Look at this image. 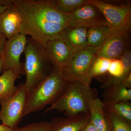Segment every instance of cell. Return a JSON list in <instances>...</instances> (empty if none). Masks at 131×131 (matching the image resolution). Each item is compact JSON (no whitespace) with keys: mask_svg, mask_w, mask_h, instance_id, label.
<instances>
[{"mask_svg":"<svg viewBox=\"0 0 131 131\" xmlns=\"http://www.w3.org/2000/svg\"><path fill=\"white\" fill-rule=\"evenodd\" d=\"M16 4L22 21L21 33L45 48L68 26V14L58 10L52 0H18Z\"/></svg>","mask_w":131,"mask_h":131,"instance_id":"6da1fadb","label":"cell"},{"mask_svg":"<svg viewBox=\"0 0 131 131\" xmlns=\"http://www.w3.org/2000/svg\"><path fill=\"white\" fill-rule=\"evenodd\" d=\"M98 94L97 90L90 85L79 82H69L62 94L45 113L56 110L64 112L66 117L81 113L90 115V104Z\"/></svg>","mask_w":131,"mask_h":131,"instance_id":"7a4b0ae2","label":"cell"},{"mask_svg":"<svg viewBox=\"0 0 131 131\" xmlns=\"http://www.w3.org/2000/svg\"><path fill=\"white\" fill-rule=\"evenodd\" d=\"M69 83L61 71L54 68L50 74L29 93L24 117L43 110L47 105H53L63 93Z\"/></svg>","mask_w":131,"mask_h":131,"instance_id":"3957f363","label":"cell"},{"mask_svg":"<svg viewBox=\"0 0 131 131\" xmlns=\"http://www.w3.org/2000/svg\"><path fill=\"white\" fill-rule=\"evenodd\" d=\"M24 52V70L26 75L24 84L29 94L54 69H51L52 64L45 49L32 39L27 40Z\"/></svg>","mask_w":131,"mask_h":131,"instance_id":"277c9868","label":"cell"},{"mask_svg":"<svg viewBox=\"0 0 131 131\" xmlns=\"http://www.w3.org/2000/svg\"><path fill=\"white\" fill-rule=\"evenodd\" d=\"M97 49L88 46L76 52L68 66L61 71L69 82H79L90 85L89 74L92 63L97 56Z\"/></svg>","mask_w":131,"mask_h":131,"instance_id":"5b68a950","label":"cell"},{"mask_svg":"<svg viewBox=\"0 0 131 131\" xmlns=\"http://www.w3.org/2000/svg\"><path fill=\"white\" fill-rule=\"evenodd\" d=\"M28 95L24 83H21L14 95L6 100H0V120L3 124L12 129L18 127L24 117Z\"/></svg>","mask_w":131,"mask_h":131,"instance_id":"8992f818","label":"cell"},{"mask_svg":"<svg viewBox=\"0 0 131 131\" xmlns=\"http://www.w3.org/2000/svg\"><path fill=\"white\" fill-rule=\"evenodd\" d=\"M89 3L101 11L105 19L107 26L111 29L130 31V4L117 5L100 0H90Z\"/></svg>","mask_w":131,"mask_h":131,"instance_id":"52a82bcc","label":"cell"},{"mask_svg":"<svg viewBox=\"0 0 131 131\" xmlns=\"http://www.w3.org/2000/svg\"><path fill=\"white\" fill-rule=\"evenodd\" d=\"M27 40L26 35L21 33L7 39L2 56L4 59L2 71L11 70L18 78L20 75L25 74L20 57L24 51Z\"/></svg>","mask_w":131,"mask_h":131,"instance_id":"ba28073f","label":"cell"},{"mask_svg":"<svg viewBox=\"0 0 131 131\" xmlns=\"http://www.w3.org/2000/svg\"><path fill=\"white\" fill-rule=\"evenodd\" d=\"M130 32L111 29L102 45L97 49V56L110 59H119L130 47Z\"/></svg>","mask_w":131,"mask_h":131,"instance_id":"9c48e42d","label":"cell"},{"mask_svg":"<svg viewBox=\"0 0 131 131\" xmlns=\"http://www.w3.org/2000/svg\"><path fill=\"white\" fill-rule=\"evenodd\" d=\"M68 26L70 27L89 28L95 26H107L101 12L89 2L68 14Z\"/></svg>","mask_w":131,"mask_h":131,"instance_id":"30bf717a","label":"cell"},{"mask_svg":"<svg viewBox=\"0 0 131 131\" xmlns=\"http://www.w3.org/2000/svg\"><path fill=\"white\" fill-rule=\"evenodd\" d=\"M45 49L54 68L61 71L70 63L75 54L60 38L47 42Z\"/></svg>","mask_w":131,"mask_h":131,"instance_id":"8fae6325","label":"cell"},{"mask_svg":"<svg viewBox=\"0 0 131 131\" xmlns=\"http://www.w3.org/2000/svg\"><path fill=\"white\" fill-rule=\"evenodd\" d=\"M17 2L0 14V31L7 39L21 33L22 21Z\"/></svg>","mask_w":131,"mask_h":131,"instance_id":"7c38bea8","label":"cell"},{"mask_svg":"<svg viewBox=\"0 0 131 131\" xmlns=\"http://www.w3.org/2000/svg\"><path fill=\"white\" fill-rule=\"evenodd\" d=\"M90 115L81 113L70 117H55L51 122L50 131H81L90 121Z\"/></svg>","mask_w":131,"mask_h":131,"instance_id":"4fadbf2b","label":"cell"},{"mask_svg":"<svg viewBox=\"0 0 131 131\" xmlns=\"http://www.w3.org/2000/svg\"><path fill=\"white\" fill-rule=\"evenodd\" d=\"M88 29L68 26L62 32L59 38L65 42L75 53L88 46L87 39Z\"/></svg>","mask_w":131,"mask_h":131,"instance_id":"5bb4252c","label":"cell"},{"mask_svg":"<svg viewBox=\"0 0 131 131\" xmlns=\"http://www.w3.org/2000/svg\"><path fill=\"white\" fill-rule=\"evenodd\" d=\"M90 122L99 131H110V126L104 108L103 101L96 98L90 107Z\"/></svg>","mask_w":131,"mask_h":131,"instance_id":"9a60e30c","label":"cell"},{"mask_svg":"<svg viewBox=\"0 0 131 131\" xmlns=\"http://www.w3.org/2000/svg\"><path fill=\"white\" fill-rule=\"evenodd\" d=\"M102 96L104 104H111L130 101L131 89L124 86L122 83L112 85L104 89Z\"/></svg>","mask_w":131,"mask_h":131,"instance_id":"2e32d148","label":"cell"},{"mask_svg":"<svg viewBox=\"0 0 131 131\" xmlns=\"http://www.w3.org/2000/svg\"><path fill=\"white\" fill-rule=\"evenodd\" d=\"M18 78L11 70L3 72L0 76V100L8 99L15 94L18 87L15 83Z\"/></svg>","mask_w":131,"mask_h":131,"instance_id":"e0dca14e","label":"cell"},{"mask_svg":"<svg viewBox=\"0 0 131 131\" xmlns=\"http://www.w3.org/2000/svg\"><path fill=\"white\" fill-rule=\"evenodd\" d=\"M111 29L106 25H100L89 28L87 33L88 46L98 49L105 40Z\"/></svg>","mask_w":131,"mask_h":131,"instance_id":"ac0fdd59","label":"cell"},{"mask_svg":"<svg viewBox=\"0 0 131 131\" xmlns=\"http://www.w3.org/2000/svg\"><path fill=\"white\" fill-rule=\"evenodd\" d=\"M105 111L115 115L131 124V103L124 101L111 104H104Z\"/></svg>","mask_w":131,"mask_h":131,"instance_id":"d6986e66","label":"cell"},{"mask_svg":"<svg viewBox=\"0 0 131 131\" xmlns=\"http://www.w3.org/2000/svg\"><path fill=\"white\" fill-rule=\"evenodd\" d=\"M90 0H52L55 7L59 12L69 14L81 6L89 2Z\"/></svg>","mask_w":131,"mask_h":131,"instance_id":"ffe728a7","label":"cell"},{"mask_svg":"<svg viewBox=\"0 0 131 131\" xmlns=\"http://www.w3.org/2000/svg\"><path fill=\"white\" fill-rule=\"evenodd\" d=\"M111 59L97 56L95 59L90 70L89 77L92 79L107 73Z\"/></svg>","mask_w":131,"mask_h":131,"instance_id":"44dd1931","label":"cell"},{"mask_svg":"<svg viewBox=\"0 0 131 131\" xmlns=\"http://www.w3.org/2000/svg\"><path fill=\"white\" fill-rule=\"evenodd\" d=\"M105 112L110 124V131H131V124L115 115Z\"/></svg>","mask_w":131,"mask_h":131,"instance_id":"7402d4cb","label":"cell"},{"mask_svg":"<svg viewBox=\"0 0 131 131\" xmlns=\"http://www.w3.org/2000/svg\"><path fill=\"white\" fill-rule=\"evenodd\" d=\"M51 126L50 122L40 121L28 124L21 127H17L13 131H50Z\"/></svg>","mask_w":131,"mask_h":131,"instance_id":"603a6c76","label":"cell"},{"mask_svg":"<svg viewBox=\"0 0 131 131\" xmlns=\"http://www.w3.org/2000/svg\"><path fill=\"white\" fill-rule=\"evenodd\" d=\"M7 39L0 31V56H2Z\"/></svg>","mask_w":131,"mask_h":131,"instance_id":"cb8c5ba5","label":"cell"},{"mask_svg":"<svg viewBox=\"0 0 131 131\" xmlns=\"http://www.w3.org/2000/svg\"><path fill=\"white\" fill-rule=\"evenodd\" d=\"M124 86L128 89H131V73L127 75L122 82Z\"/></svg>","mask_w":131,"mask_h":131,"instance_id":"d4e9b609","label":"cell"},{"mask_svg":"<svg viewBox=\"0 0 131 131\" xmlns=\"http://www.w3.org/2000/svg\"><path fill=\"white\" fill-rule=\"evenodd\" d=\"M16 0H0V6L8 7L16 2Z\"/></svg>","mask_w":131,"mask_h":131,"instance_id":"484cf974","label":"cell"},{"mask_svg":"<svg viewBox=\"0 0 131 131\" xmlns=\"http://www.w3.org/2000/svg\"><path fill=\"white\" fill-rule=\"evenodd\" d=\"M81 131H99L91 122H89Z\"/></svg>","mask_w":131,"mask_h":131,"instance_id":"4316f807","label":"cell"},{"mask_svg":"<svg viewBox=\"0 0 131 131\" xmlns=\"http://www.w3.org/2000/svg\"><path fill=\"white\" fill-rule=\"evenodd\" d=\"M13 129H11L4 124L0 125V131H13Z\"/></svg>","mask_w":131,"mask_h":131,"instance_id":"83f0119b","label":"cell"},{"mask_svg":"<svg viewBox=\"0 0 131 131\" xmlns=\"http://www.w3.org/2000/svg\"><path fill=\"white\" fill-rule=\"evenodd\" d=\"M3 64H4V59L2 56H0V74L2 71Z\"/></svg>","mask_w":131,"mask_h":131,"instance_id":"f1b7e54d","label":"cell"},{"mask_svg":"<svg viewBox=\"0 0 131 131\" xmlns=\"http://www.w3.org/2000/svg\"><path fill=\"white\" fill-rule=\"evenodd\" d=\"M8 7H1L0 6V14L2 13L3 11H5V9H6Z\"/></svg>","mask_w":131,"mask_h":131,"instance_id":"f546056e","label":"cell"}]
</instances>
